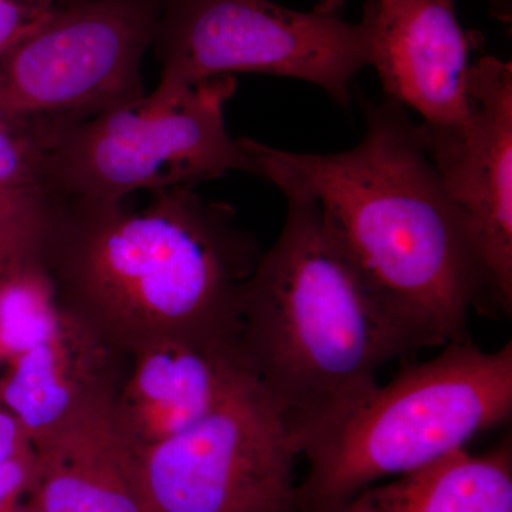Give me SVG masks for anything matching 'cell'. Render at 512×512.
<instances>
[{
    "instance_id": "5b68a950",
    "label": "cell",
    "mask_w": 512,
    "mask_h": 512,
    "mask_svg": "<svg viewBox=\"0 0 512 512\" xmlns=\"http://www.w3.org/2000/svg\"><path fill=\"white\" fill-rule=\"evenodd\" d=\"M346 0L308 12L272 0H165L154 43L161 63L148 106L232 73L292 77L320 87L350 111V83L369 66L365 32L345 19Z\"/></svg>"
},
{
    "instance_id": "5bb4252c",
    "label": "cell",
    "mask_w": 512,
    "mask_h": 512,
    "mask_svg": "<svg viewBox=\"0 0 512 512\" xmlns=\"http://www.w3.org/2000/svg\"><path fill=\"white\" fill-rule=\"evenodd\" d=\"M330 512H512L511 437L480 456L461 448L370 485Z\"/></svg>"
},
{
    "instance_id": "3957f363",
    "label": "cell",
    "mask_w": 512,
    "mask_h": 512,
    "mask_svg": "<svg viewBox=\"0 0 512 512\" xmlns=\"http://www.w3.org/2000/svg\"><path fill=\"white\" fill-rule=\"evenodd\" d=\"M282 192L285 225L245 284L235 355L303 456L379 389L377 370L409 350L333 241L311 195Z\"/></svg>"
},
{
    "instance_id": "52a82bcc",
    "label": "cell",
    "mask_w": 512,
    "mask_h": 512,
    "mask_svg": "<svg viewBox=\"0 0 512 512\" xmlns=\"http://www.w3.org/2000/svg\"><path fill=\"white\" fill-rule=\"evenodd\" d=\"M164 3L56 6L0 57V111L55 140L64 128L143 99L141 62Z\"/></svg>"
},
{
    "instance_id": "4fadbf2b",
    "label": "cell",
    "mask_w": 512,
    "mask_h": 512,
    "mask_svg": "<svg viewBox=\"0 0 512 512\" xmlns=\"http://www.w3.org/2000/svg\"><path fill=\"white\" fill-rule=\"evenodd\" d=\"M238 367L231 348L187 340L151 343L131 355L114 419L138 450L156 446L210 412Z\"/></svg>"
},
{
    "instance_id": "ac0fdd59",
    "label": "cell",
    "mask_w": 512,
    "mask_h": 512,
    "mask_svg": "<svg viewBox=\"0 0 512 512\" xmlns=\"http://www.w3.org/2000/svg\"><path fill=\"white\" fill-rule=\"evenodd\" d=\"M55 8V0H0V57Z\"/></svg>"
},
{
    "instance_id": "7402d4cb",
    "label": "cell",
    "mask_w": 512,
    "mask_h": 512,
    "mask_svg": "<svg viewBox=\"0 0 512 512\" xmlns=\"http://www.w3.org/2000/svg\"><path fill=\"white\" fill-rule=\"evenodd\" d=\"M491 18L505 26L512 23V0H487Z\"/></svg>"
},
{
    "instance_id": "7a4b0ae2",
    "label": "cell",
    "mask_w": 512,
    "mask_h": 512,
    "mask_svg": "<svg viewBox=\"0 0 512 512\" xmlns=\"http://www.w3.org/2000/svg\"><path fill=\"white\" fill-rule=\"evenodd\" d=\"M151 194L128 211L45 192L39 256L60 306L128 355L164 340L235 350L258 242L194 187Z\"/></svg>"
},
{
    "instance_id": "6da1fadb",
    "label": "cell",
    "mask_w": 512,
    "mask_h": 512,
    "mask_svg": "<svg viewBox=\"0 0 512 512\" xmlns=\"http://www.w3.org/2000/svg\"><path fill=\"white\" fill-rule=\"evenodd\" d=\"M366 131L350 150L299 154L238 138L256 175L318 204L329 234L407 350L468 342L483 276L467 229L406 107L362 101Z\"/></svg>"
},
{
    "instance_id": "603a6c76",
    "label": "cell",
    "mask_w": 512,
    "mask_h": 512,
    "mask_svg": "<svg viewBox=\"0 0 512 512\" xmlns=\"http://www.w3.org/2000/svg\"><path fill=\"white\" fill-rule=\"evenodd\" d=\"M87 2V0H55L56 6L74 5V3Z\"/></svg>"
},
{
    "instance_id": "8992f818",
    "label": "cell",
    "mask_w": 512,
    "mask_h": 512,
    "mask_svg": "<svg viewBox=\"0 0 512 512\" xmlns=\"http://www.w3.org/2000/svg\"><path fill=\"white\" fill-rule=\"evenodd\" d=\"M232 74L195 84L163 106L143 99L64 128L50 144L40 190L70 200L117 204L138 190L195 187L229 171L256 175L225 127Z\"/></svg>"
},
{
    "instance_id": "8fae6325",
    "label": "cell",
    "mask_w": 512,
    "mask_h": 512,
    "mask_svg": "<svg viewBox=\"0 0 512 512\" xmlns=\"http://www.w3.org/2000/svg\"><path fill=\"white\" fill-rule=\"evenodd\" d=\"M130 366L131 355L64 311L45 342L6 365L0 402L36 447L80 416L114 404Z\"/></svg>"
},
{
    "instance_id": "30bf717a",
    "label": "cell",
    "mask_w": 512,
    "mask_h": 512,
    "mask_svg": "<svg viewBox=\"0 0 512 512\" xmlns=\"http://www.w3.org/2000/svg\"><path fill=\"white\" fill-rule=\"evenodd\" d=\"M359 23L384 97L417 111L431 133L463 123L485 39L461 26L454 0H363Z\"/></svg>"
},
{
    "instance_id": "ffe728a7",
    "label": "cell",
    "mask_w": 512,
    "mask_h": 512,
    "mask_svg": "<svg viewBox=\"0 0 512 512\" xmlns=\"http://www.w3.org/2000/svg\"><path fill=\"white\" fill-rule=\"evenodd\" d=\"M35 450L18 417L0 402V466Z\"/></svg>"
},
{
    "instance_id": "44dd1931",
    "label": "cell",
    "mask_w": 512,
    "mask_h": 512,
    "mask_svg": "<svg viewBox=\"0 0 512 512\" xmlns=\"http://www.w3.org/2000/svg\"><path fill=\"white\" fill-rule=\"evenodd\" d=\"M39 190H16L0 185V222L6 220L23 202L29 200Z\"/></svg>"
},
{
    "instance_id": "277c9868",
    "label": "cell",
    "mask_w": 512,
    "mask_h": 512,
    "mask_svg": "<svg viewBox=\"0 0 512 512\" xmlns=\"http://www.w3.org/2000/svg\"><path fill=\"white\" fill-rule=\"evenodd\" d=\"M512 414V343L483 352L448 343L406 367L303 457V512H330L380 478L402 476L464 448Z\"/></svg>"
},
{
    "instance_id": "2e32d148",
    "label": "cell",
    "mask_w": 512,
    "mask_h": 512,
    "mask_svg": "<svg viewBox=\"0 0 512 512\" xmlns=\"http://www.w3.org/2000/svg\"><path fill=\"white\" fill-rule=\"evenodd\" d=\"M52 138L0 111V185L40 190Z\"/></svg>"
},
{
    "instance_id": "7c38bea8",
    "label": "cell",
    "mask_w": 512,
    "mask_h": 512,
    "mask_svg": "<svg viewBox=\"0 0 512 512\" xmlns=\"http://www.w3.org/2000/svg\"><path fill=\"white\" fill-rule=\"evenodd\" d=\"M113 406L37 444L30 512H144L140 450L124 436Z\"/></svg>"
},
{
    "instance_id": "9a60e30c",
    "label": "cell",
    "mask_w": 512,
    "mask_h": 512,
    "mask_svg": "<svg viewBox=\"0 0 512 512\" xmlns=\"http://www.w3.org/2000/svg\"><path fill=\"white\" fill-rule=\"evenodd\" d=\"M63 312L39 254L0 279V365L45 342Z\"/></svg>"
},
{
    "instance_id": "d6986e66",
    "label": "cell",
    "mask_w": 512,
    "mask_h": 512,
    "mask_svg": "<svg viewBox=\"0 0 512 512\" xmlns=\"http://www.w3.org/2000/svg\"><path fill=\"white\" fill-rule=\"evenodd\" d=\"M35 473V450L0 466V512H30Z\"/></svg>"
},
{
    "instance_id": "e0dca14e",
    "label": "cell",
    "mask_w": 512,
    "mask_h": 512,
    "mask_svg": "<svg viewBox=\"0 0 512 512\" xmlns=\"http://www.w3.org/2000/svg\"><path fill=\"white\" fill-rule=\"evenodd\" d=\"M45 218L46 198L39 190L0 222V279L39 254Z\"/></svg>"
},
{
    "instance_id": "ba28073f",
    "label": "cell",
    "mask_w": 512,
    "mask_h": 512,
    "mask_svg": "<svg viewBox=\"0 0 512 512\" xmlns=\"http://www.w3.org/2000/svg\"><path fill=\"white\" fill-rule=\"evenodd\" d=\"M296 457L275 407L239 366L210 412L140 451L144 512H303Z\"/></svg>"
},
{
    "instance_id": "9c48e42d",
    "label": "cell",
    "mask_w": 512,
    "mask_h": 512,
    "mask_svg": "<svg viewBox=\"0 0 512 512\" xmlns=\"http://www.w3.org/2000/svg\"><path fill=\"white\" fill-rule=\"evenodd\" d=\"M429 133L430 156L476 252L485 296L512 311V64L481 55L467 76V117Z\"/></svg>"
}]
</instances>
